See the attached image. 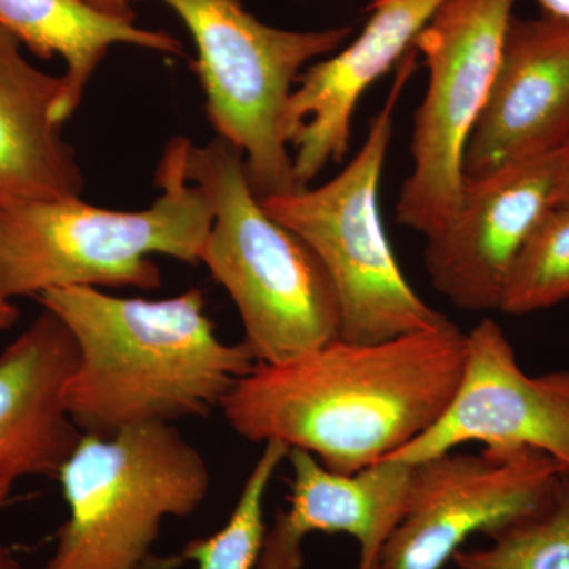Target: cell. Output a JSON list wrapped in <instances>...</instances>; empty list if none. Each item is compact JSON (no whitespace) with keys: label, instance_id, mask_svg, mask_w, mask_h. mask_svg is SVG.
I'll return each instance as SVG.
<instances>
[{"label":"cell","instance_id":"cell-1","mask_svg":"<svg viewBox=\"0 0 569 569\" xmlns=\"http://www.w3.org/2000/svg\"><path fill=\"white\" fill-rule=\"evenodd\" d=\"M466 359L452 321L381 340L336 339L283 365H254L220 410L238 436L279 441L355 473L388 460L443 413Z\"/></svg>","mask_w":569,"mask_h":569},{"label":"cell","instance_id":"cell-2","mask_svg":"<svg viewBox=\"0 0 569 569\" xmlns=\"http://www.w3.org/2000/svg\"><path fill=\"white\" fill-rule=\"evenodd\" d=\"M37 299L77 342L66 406L82 436L209 417L257 365L244 340L217 335L200 288L164 299L54 288Z\"/></svg>","mask_w":569,"mask_h":569},{"label":"cell","instance_id":"cell-3","mask_svg":"<svg viewBox=\"0 0 569 569\" xmlns=\"http://www.w3.org/2000/svg\"><path fill=\"white\" fill-rule=\"evenodd\" d=\"M190 140L168 142L157 168L162 189L144 211H111L66 200L0 198V288L9 299L39 298L54 288L162 284L151 254L200 263L213 213L203 190L187 179Z\"/></svg>","mask_w":569,"mask_h":569},{"label":"cell","instance_id":"cell-4","mask_svg":"<svg viewBox=\"0 0 569 569\" xmlns=\"http://www.w3.org/2000/svg\"><path fill=\"white\" fill-rule=\"evenodd\" d=\"M186 174L212 206L200 263L238 307L257 365H283L339 339L335 284L310 247L264 211L244 153L220 137L190 142Z\"/></svg>","mask_w":569,"mask_h":569},{"label":"cell","instance_id":"cell-5","mask_svg":"<svg viewBox=\"0 0 569 569\" xmlns=\"http://www.w3.org/2000/svg\"><path fill=\"white\" fill-rule=\"evenodd\" d=\"M411 48L353 160L316 189L263 198L264 211L298 234L323 264L340 307V339L381 342L447 323L400 269L380 209V186L400 96L417 69Z\"/></svg>","mask_w":569,"mask_h":569},{"label":"cell","instance_id":"cell-6","mask_svg":"<svg viewBox=\"0 0 569 569\" xmlns=\"http://www.w3.org/2000/svg\"><path fill=\"white\" fill-rule=\"evenodd\" d=\"M69 518L43 569H144L167 518L208 497L204 456L174 425L82 436L58 473Z\"/></svg>","mask_w":569,"mask_h":569},{"label":"cell","instance_id":"cell-7","mask_svg":"<svg viewBox=\"0 0 569 569\" xmlns=\"http://www.w3.org/2000/svg\"><path fill=\"white\" fill-rule=\"evenodd\" d=\"M192 33L206 111L217 137L244 153L260 200L298 189L282 119L309 62L343 47L350 28L287 31L249 13L241 0H162Z\"/></svg>","mask_w":569,"mask_h":569},{"label":"cell","instance_id":"cell-8","mask_svg":"<svg viewBox=\"0 0 569 569\" xmlns=\"http://www.w3.org/2000/svg\"><path fill=\"white\" fill-rule=\"evenodd\" d=\"M518 0H447L413 41L427 69L415 112L411 171L397 222L429 238L447 224L462 194L468 141L496 78Z\"/></svg>","mask_w":569,"mask_h":569},{"label":"cell","instance_id":"cell-9","mask_svg":"<svg viewBox=\"0 0 569 569\" xmlns=\"http://www.w3.org/2000/svg\"><path fill=\"white\" fill-rule=\"evenodd\" d=\"M565 468L537 449L449 451L413 463L406 512L378 569H441L468 538L546 507Z\"/></svg>","mask_w":569,"mask_h":569},{"label":"cell","instance_id":"cell-10","mask_svg":"<svg viewBox=\"0 0 569 569\" xmlns=\"http://www.w3.org/2000/svg\"><path fill=\"white\" fill-rule=\"evenodd\" d=\"M473 441L490 449H537L569 471L565 372L527 376L490 318L466 332L462 372L441 417L388 460L418 463Z\"/></svg>","mask_w":569,"mask_h":569},{"label":"cell","instance_id":"cell-11","mask_svg":"<svg viewBox=\"0 0 569 569\" xmlns=\"http://www.w3.org/2000/svg\"><path fill=\"white\" fill-rule=\"evenodd\" d=\"M560 190V151L463 181L458 209L426 238L425 264L437 293L470 312L500 310L520 250Z\"/></svg>","mask_w":569,"mask_h":569},{"label":"cell","instance_id":"cell-12","mask_svg":"<svg viewBox=\"0 0 569 569\" xmlns=\"http://www.w3.org/2000/svg\"><path fill=\"white\" fill-rule=\"evenodd\" d=\"M447 0H372L369 20L351 43L302 71L284 104L283 140L298 189L309 187L350 148L351 126L367 89L413 48Z\"/></svg>","mask_w":569,"mask_h":569},{"label":"cell","instance_id":"cell-13","mask_svg":"<svg viewBox=\"0 0 569 569\" xmlns=\"http://www.w3.org/2000/svg\"><path fill=\"white\" fill-rule=\"evenodd\" d=\"M569 141V21L509 22L488 102L468 141L463 176L478 179Z\"/></svg>","mask_w":569,"mask_h":569},{"label":"cell","instance_id":"cell-14","mask_svg":"<svg viewBox=\"0 0 569 569\" xmlns=\"http://www.w3.org/2000/svg\"><path fill=\"white\" fill-rule=\"evenodd\" d=\"M288 507L266 531L258 569H302L312 533H343L359 545L358 569H378L381 552L406 512L413 463L381 460L339 473L302 449H290Z\"/></svg>","mask_w":569,"mask_h":569},{"label":"cell","instance_id":"cell-15","mask_svg":"<svg viewBox=\"0 0 569 569\" xmlns=\"http://www.w3.org/2000/svg\"><path fill=\"white\" fill-rule=\"evenodd\" d=\"M78 347L44 310L0 353V479L58 477L82 437L66 406Z\"/></svg>","mask_w":569,"mask_h":569},{"label":"cell","instance_id":"cell-16","mask_svg":"<svg viewBox=\"0 0 569 569\" xmlns=\"http://www.w3.org/2000/svg\"><path fill=\"white\" fill-rule=\"evenodd\" d=\"M22 44L0 26V198H78L82 176L54 110L63 78L26 61Z\"/></svg>","mask_w":569,"mask_h":569},{"label":"cell","instance_id":"cell-17","mask_svg":"<svg viewBox=\"0 0 569 569\" xmlns=\"http://www.w3.org/2000/svg\"><path fill=\"white\" fill-rule=\"evenodd\" d=\"M0 26L39 58L59 56L66 62L63 92L54 110L58 123L77 111L93 71L114 44L182 54L181 41L170 33L108 17L80 0H0Z\"/></svg>","mask_w":569,"mask_h":569},{"label":"cell","instance_id":"cell-18","mask_svg":"<svg viewBox=\"0 0 569 569\" xmlns=\"http://www.w3.org/2000/svg\"><path fill=\"white\" fill-rule=\"evenodd\" d=\"M488 548L460 549L458 569H569V471L545 508L489 535Z\"/></svg>","mask_w":569,"mask_h":569},{"label":"cell","instance_id":"cell-19","mask_svg":"<svg viewBox=\"0 0 569 569\" xmlns=\"http://www.w3.org/2000/svg\"><path fill=\"white\" fill-rule=\"evenodd\" d=\"M288 451L290 448L279 441L264 443L228 522L211 537L190 541L178 560H192L198 565L197 569L258 568L268 531L266 496L277 470L287 460Z\"/></svg>","mask_w":569,"mask_h":569},{"label":"cell","instance_id":"cell-20","mask_svg":"<svg viewBox=\"0 0 569 569\" xmlns=\"http://www.w3.org/2000/svg\"><path fill=\"white\" fill-rule=\"evenodd\" d=\"M569 301V206L550 209L520 250L500 310L527 316Z\"/></svg>","mask_w":569,"mask_h":569},{"label":"cell","instance_id":"cell-21","mask_svg":"<svg viewBox=\"0 0 569 569\" xmlns=\"http://www.w3.org/2000/svg\"><path fill=\"white\" fill-rule=\"evenodd\" d=\"M80 2L99 11V13L119 18V20L134 21V18H137L132 6H130V0H80Z\"/></svg>","mask_w":569,"mask_h":569},{"label":"cell","instance_id":"cell-22","mask_svg":"<svg viewBox=\"0 0 569 569\" xmlns=\"http://www.w3.org/2000/svg\"><path fill=\"white\" fill-rule=\"evenodd\" d=\"M11 486H13V482L0 479V508L6 503ZM0 569H21L20 561H18L14 553L11 552L9 548H6L2 542H0Z\"/></svg>","mask_w":569,"mask_h":569},{"label":"cell","instance_id":"cell-23","mask_svg":"<svg viewBox=\"0 0 569 569\" xmlns=\"http://www.w3.org/2000/svg\"><path fill=\"white\" fill-rule=\"evenodd\" d=\"M559 206H569V141L560 149V190Z\"/></svg>","mask_w":569,"mask_h":569},{"label":"cell","instance_id":"cell-24","mask_svg":"<svg viewBox=\"0 0 569 569\" xmlns=\"http://www.w3.org/2000/svg\"><path fill=\"white\" fill-rule=\"evenodd\" d=\"M20 312L14 307L11 299L3 295L2 288H0V331H7L11 326L17 323Z\"/></svg>","mask_w":569,"mask_h":569},{"label":"cell","instance_id":"cell-25","mask_svg":"<svg viewBox=\"0 0 569 569\" xmlns=\"http://www.w3.org/2000/svg\"><path fill=\"white\" fill-rule=\"evenodd\" d=\"M546 14L569 21V0H538Z\"/></svg>","mask_w":569,"mask_h":569},{"label":"cell","instance_id":"cell-26","mask_svg":"<svg viewBox=\"0 0 569 569\" xmlns=\"http://www.w3.org/2000/svg\"><path fill=\"white\" fill-rule=\"evenodd\" d=\"M565 377H567V385H568V391H569V372H565Z\"/></svg>","mask_w":569,"mask_h":569}]
</instances>
